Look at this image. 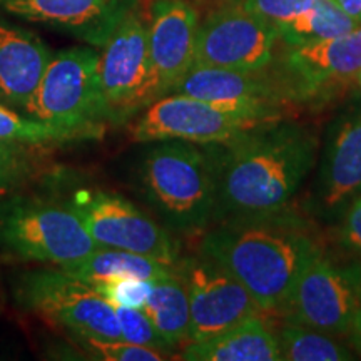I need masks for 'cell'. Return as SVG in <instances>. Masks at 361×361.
<instances>
[{"mask_svg":"<svg viewBox=\"0 0 361 361\" xmlns=\"http://www.w3.org/2000/svg\"><path fill=\"white\" fill-rule=\"evenodd\" d=\"M318 147L313 130L284 119L261 124L226 146L216 144L214 224L286 211L313 169Z\"/></svg>","mask_w":361,"mask_h":361,"instance_id":"1","label":"cell"},{"mask_svg":"<svg viewBox=\"0 0 361 361\" xmlns=\"http://www.w3.org/2000/svg\"><path fill=\"white\" fill-rule=\"evenodd\" d=\"M319 247L308 226L283 211L211 226L200 255L238 279L263 313H284L298 276Z\"/></svg>","mask_w":361,"mask_h":361,"instance_id":"2","label":"cell"},{"mask_svg":"<svg viewBox=\"0 0 361 361\" xmlns=\"http://www.w3.org/2000/svg\"><path fill=\"white\" fill-rule=\"evenodd\" d=\"M135 186L171 233L204 234L214 224L218 197L216 144L149 142L135 166Z\"/></svg>","mask_w":361,"mask_h":361,"instance_id":"3","label":"cell"},{"mask_svg":"<svg viewBox=\"0 0 361 361\" xmlns=\"http://www.w3.org/2000/svg\"><path fill=\"white\" fill-rule=\"evenodd\" d=\"M99 247L67 202L8 194L0 201V252L22 263L64 266Z\"/></svg>","mask_w":361,"mask_h":361,"instance_id":"4","label":"cell"},{"mask_svg":"<svg viewBox=\"0 0 361 361\" xmlns=\"http://www.w3.org/2000/svg\"><path fill=\"white\" fill-rule=\"evenodd\" d=\"M27 116L94 139L111 124L101 82V54L72 47L52 54Z\"/></svg>","mask_w":361,"mask_h":361,"instance_id":"5","label":"cell"},{"mask_svg":"<svg viewBox=\"0 0 361 361\" xmlns=\"http://www.w3.org/2000/svg\"><path fill=\"white\" fill-rule=\"evenodd\" d=\"M24 308L66 328L72 336H99L123 340L114 306L89 283L62 268L25 271L16 290Z\"/></svg>","mask_w":361,"mask_h":361,"instance_id":"6","label":"cell"},{"mask_svg":"<svg viewBox=\"0 0 361 361\" xmlns=\"http://www.w3.org/2000/svg\"><path fill=\"white\" fill-rule=\"evenodd\" d=\"M360 291L361 264L341 263L319 247L298 276L283 314L331 336H346L353 326Z\"/></svg>","mask_w":361,"mask_h":361,"instance_id":"7","label":"cell"},{"mask_svg":"<svg viewBox=\"0 0 361 361\" xmlns=\"http://www.w3.org/2000/svg\"><path fill=\"white\" fill-rule=\"evenodd\" d=\"M67 204L99 247H112L179 263V243L173 233L121 194L104 189H79Z\"/></svg>","mask_w":361,"mask_h":361,"instance_id":"8","label":"cell"},{"mask_svg":"<svg viewBox=\"0 0 361 361\" xmlns=\"http://www.w3.org/2000/svg\"><path fill=\"white\" fill-rule=\"evenodd\" d=\"M102 49L101 82L111 124H126L159 99L149 57L147 20L139 4L124 17Z\"/></svg>","mask_w":361,"mask_h":361,"instance_id":"9","label":"cell"},{"mask_svg":"<svg viewBox=\"0 0 361 361\" xmlns=\"http://www.w3.org/2000/svg\"><path fill=\"white\" fill-rule=\"evenodd\" d=\"M263 123L226 112L184 94H166L151 102L130 128L135 142L186 141L211 146L231 144ZM266 124V123H264Z\"/></svg>","mask_w":361,"mask_h":361,"instance_id":"10","label":"cell"},{"mask_svg":"<svg viewBox=\"0 0 361 361\" xmlns=\"http://www.w3.org/2000/svg\"><path fill=\"white\" fill-rule=\"evenodd\" d=\"M278 29L263 17L226 4L200 22L194 66L258 72L273 59Z\"/></svg>","mask_w":361,"mask_h":361,"instance_id":"11","label":"cell"},{"mask_svg":"<svg viewBox=\"0 0 361 361\" xmlns=\"http://www.w3.org/2000/svg\"><path fill=\"white\" fill-rule=\"evenodd\" d=\"M178 274L189 296V341L209 340L252 316L263 314L250 291L206 256L179 259Z\"/></svg>","mask_w":361,"mask_h":361,"instance_id":"12","label":"cell"},{"mask_svg":"<svg viewBox=\"0 0 361 361\" xmlns=\"http://www.w3.org/2000/svg\"><path fill=\"white\" fill-rule=\"evenodd\" d=\"M169 94L200 99L226 112L263 124L283 119L288 99L281 87L255 72L207 66H192Z\"/></svg>","mask_w":361,"mask_h":361,"instance_id":"13","label":"cell"},{"mask_svg":"<svg viewBox=\"0 0 361 361\" xmlns=\"http://www.w3.org/2000/svg\"><path fill=\"white\" fill-rule=\"evenodd\" d=\"M314 201L324 216H340L361 196V99L331 123L314 179Z\"/></svg>","mask_w":361,"mask_h":361,"instance_id":"14","label":"cell"},{"mask_svg":"<svg viewBox=\"0 0 361 361\" xmlns=\"http://www.w3.org/2000/svg\"><path fill=\"white\" fill-rule=\"evenodd\" d=\"M139 0H0V11L104 47Z\"/></svg>","mask_w":361,"mask_h":361,"instance_id":"15","label":"cell"},{"mask_svg":"<svg viewBox=\"0 0 361 361\" xmlns=\"http://www.w3.org/2000/svg\"><path fill=\"white\" fill-rule=\"evenodd\" d=\"M146 20L149 57L162 97L194 66L200 13L188 0H151Z\"/></svg>","mask_w":361,"mask_h":361,"instance_id":"16","label":"cell"},{"mask_svg":"<svg viewBox=\"0 0 361 361\" xmlns=\"http://www.w3.org/2000/svg\"><path fill=\"white\" fill-rule=\"evenodd\" d=\"M51 57L42 39L0 17V104L27 114Z\"/></svg>","mask_w":361,"mask_h":361,"instance_id":"17","label":"cell"},{"mask_svg":"<svg viewBox=\"0 0 361 361\" xmlns=\"http://www.w3.org/2000/svg\"><path fill=\"white\" fill-rule=\"evenodd\" d=\"M286 62L301 96L318 92L335 80L355 78L361 69V25L336 37L293 47Z\"/></svg>","mask_w":361,"mask_h":361,"instance_id":"18","label":"cell"},{"mask_svg":"<svg viewBox=\"0 0 361 361\" xmlns=\"http://www.w3.org/2000/svg\"><path fill=\"white\" fill-rule=\"evenodd\" d=\"M188 361H283L278 336L261 316H252L221 335L189 341L180 351Z\"/></svg>","mask_w":361,"mask_h":361,"instance_id":"19","label":"cell"},{"mask_svg":"<svg viewBox=\"0 0 361 361\" xmlns=\"http://www.w3.org/2000/svg\"><path fill=\"white\" fill-rule=\"evenodd\" d=\"M59 268L85 283L94 281V279L116 278H141L156 281V279L178 274V264H169L151 256L112 250V247H96L85 258L59 266Z\"/></svg>","mask_w":361,"mask_h":361,"instance_id":"20","label":"cell"},{"mask_svg":"<svg viewBox=\"0 0 361 361\" xmlns=\"http://www.w3.org/2000/svg\"><path fill=\"white\" fill-rule=\"evenodd\" d=\"M142 311L171 350L189 341L191 310L186 284L179 274L156 279Z\"/></svg>","mask_w":361,"mask_h":361,"instance_id":"21","label":"cell"},{"mask_svg":"<svg viewBox=\"0 0 361 361\" xmlns=\"http://www.w3.org/2000/svg\"><path fill=\"white\" fill-rule=\"evenodd\" d=\"M361 24L343 12L335 0H313L291 20L278 25V34L291 47L351 32Z\"/></svg>","mask_w":361,"mask_h":361,"instance_id":"22","label":"cell"},{"mask_svg":"<svg viewBox=\"0 0 361 361\" xmlns=\"http://www.w3.org/2000/svg\"><path fill=\"white\" fill-rule=\"evenodd\" d=\"M283 361H348L353 351L328 333L286 319L278 333Z\"/></svg>","mask_w":361,"mask_h":361,"instance_id":"23","label":"cell"},{"mask_svg":"<svg viewBox=\"0 0 361 361\" xmlns=\"http://www.w3.org/2000/svg\"><path fill=\"white\" fill-rule=\"evenodd\" d=\"M0 141L29 147L82 141V139L71 130L42 123L0 104Z\"/></svg>","mask_w":361,"mask_h":361,"instance_id":"24","label":"cell"},{"mask_svg":"<svg viewBox=\"0 0 361 361\" xmlns=\"http://www.w3.org/2000/svg\"><path fill=\"white\" fill-rule=\"evenodd\" d=\"M75 345L89 358L99 361H162L169 356L164 351L134 345L124 340H111L99 336H72Z\"/></svg>","mask_w":361,"mask_h":361,"instance_id":"25","label":"cell"},{"mask_svg":"<svg viewBox=\"0 0 361 361\" xmlns=\"http://www.w3.org/2000/svg\"><path fill=\"white\" fill-rule=\"evenodd\" d=\"M87 283L112 306H129V308L142 310L151 295L154 281L141 278H116L94 279Z\"/></svg>","mask_w":361,"mask_h":361,"instance_id":"26","label":"cell"},{"mask_svg":"<svg viewBox=\"0 0 361 361\" xmlns=\"http://www.w3.org/2000/svg\"><path fill=\"white\" fill-rule=\"evenodd\" d=\"M114 311L121 328V336L124 341L149 346V348L164 351L168 355L173 353V350L166 345V341L156 331L154 324L142 310L129 308V306H114Z\"/></svg>","mask_w":361,"mask_h":361,"instance_id":"27","label":"cell"},{"mask_svg":"<svg viewBox=\"0 0 361 361\" xmlns=\"http://www.w3.org/2000/svg\"><path fill=\"white\" fill-rule=\"evenodd\" d=\"M30 164L25 146L0 141V200L13 194L29 178Z\"/></svg>","mask_w":361,"mask_h":361,"instance_id":"28","label":"cell"},{"mask_svg":"<svg viewBox=\"0 0 361 361\" xmlns=\"http://www.w3.org/2000/svg\"><path fill=\"white\" fill-rule=\"evenodd\" d=\"M338 241L361 264V196L355 197L338 216Z\"/></svg>","mask_w":361,"mask_h":361,"instance_id":"29","label":"cell"},{"mask_svg":"<svg viewBox=\"0 0 361 361\" xmlns=\"http://www.w3.org/2000/svg\"><path fill=\"white\" fill-rule=\"evenodd\" d=\"M246 11L263 17L274 27L291 20L313 0H239Z\"/></svg>","mask_w":361,"mask_h":361,"instance_id":"30","label":"cell"},{"mask_svg":"<svg viewBox=\"0 0 361 361\" xmlns=\"http://www.w3.org/2000/svg\"><path fill=\"white\" fill-rule=\"evenodd\" d=\"M350 338H351V345H353L355 351L361 355V291H360L358 310H356L353 326H351V331H350Z\"/></svg>","mask_w":361,"mask_h":361,"instance_id":"31","label":"cell"},{"mask_svg":"<svg viewBox=\"0 0 361 361\" xmlns=\"http://www.w3.org/2000/svg\"><path fill=\"white\" fill-rule=\"evenodd\" d=\"M335 4L361 24V0H335Z\"/></svg>","mask_w":361,"mask_h":361,"instance_id":"32","label":"cell"},{"mask_svg":"<svg viewBox=\"0 0 361 361\" xmlns=\"http://www.w3.org/2000/svg\"><path fill=\"white\" fill-rule=\"evenodd\" d=\"M355 80H356V84H358L360 85V87H361V69L358 71V72H356V75H355V78H353Z\"/></svg>","mask_w":361,"mask_h":361,"instance_id":"33","label":"cell"}]
</instances>
